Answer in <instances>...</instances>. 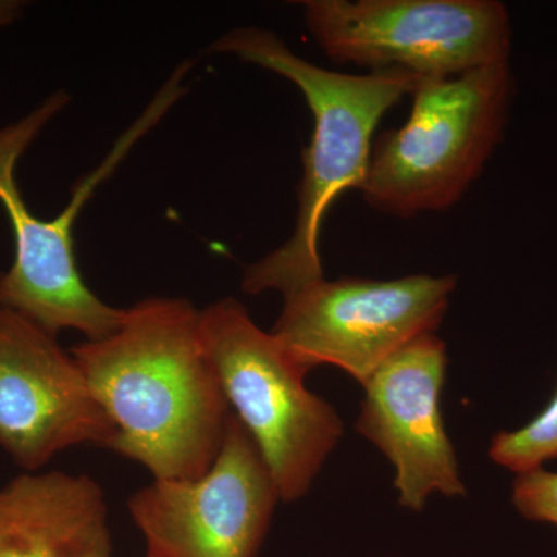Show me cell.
<instances>
[{
    "label": "cell",
    "mask_w": 557,
    "mask_h": 557,
    "mask_svg": "<svg viewBox=\"0 0 557 557\" xmlns=\"http://www.w3.org/2000/svg\"><path fill=\"white\" fill-rule=\"evenodd\" d=\"M115 429L109 449L156 480L207 474L231 416L200 332V311L177 298L124 309L112 335L72 350Z\"/></svg>",
    "instance_id": "cell-1"
},
{
    "label": "cell",
    "mask_w": 557,
    "mask_h": 557,
    "mask_svg": "<svg viewBox=\"0 0 557 557\" xmlns=\"http://www.w3.org/2000/svg\"><path fill=\"white\" fill-rule=\"evenodd\" d=\"M211 51L288 79L313 113L295 230L281 247L249 265L242 281L248 295L274 289L287 298L324 277L319 242L325 215L341 194L362 188L381 119L421 79L398 70L355 75L322 69L298 57L276 33L259 27L234 28L220 36Z\"/></svg>",
    "instance_id": "cell-2"
},
{
    "label": "cell",
    "mask_w": 557,
    "mask_h": 557,
    "mask_svg": "<svg viewBox=\"0 0 557 557\" xmlns=\"http://www.w3.org/2000/svg\"><path fill=\"white\" fill-rule=\"evenodd\" d=\"M412 110L373 141L359 193L383 214L412 219L448 211L471 188L504 138L515 98L511 64L421 79Z\"/></svg>",
    "instance_id": "cell-3"
},
{
    "label": "cell",
    "mask_w": 557,
    "mask_h": 557,
    "mask_svg": "<svg viewBox=\"0 0 557 557\" xmlns=\"http://www.w3.org/2000/svg\"><path fill=\"white\" fill-rule=\"evenodd\" d=\"M69 101L67 94L57 91L24 119L0 129V203L14 237L13 263L0 273V309L30 319L54 336L62 330H76L87 341H98L120 327L124 309L109 306L87 287L76 263L73 230L95 188L163 112L150 106L113 146L108 159L76 186L64 211L54 219H40L22 199L16 168L25 150Z\"/></svg>",
    "instance_id": "cell-4"
},
{
    "label": "cell",
    "mask_w": 557,
    "mask_h": 557,
    "mask_svg": "<svg viewBox=\"0 0 557 557\" xmlns=\"http://www.w3.org/2000/svg\"><path fill=\"white\" fill-rule=\"evenodd\" d=\"M200 332L230 408L258 445L281 500H299L343 437L338 412L306 387L309 370L239 300L201 310Z\"/></svg>",
    "instance_id": "cell-5"
},
{
    "label": "cell",
    "mask_w": 557,
    "mask_h": 557,
    "mask_svg": "<svg viewBox=\"0 0 557 557\" xmlns=\"http://www.w3.org/2000/svg\"><path fill=\"white\" fill-rule=\"evenodd\" d=\"M311 38L330 61L450 78L509 62L512 32L497 0H306Z\"/></svg>",
    "instance_id": "cell-6"
},
{
    "label": "cell",
    "mask_w": 557,
    "mask_h": 557,
    "mask_svg": "<svg viewBox=\"0 0 557 557\" xmlns=\"http://www.w3.org/2000/svg\"><path fill=\"white\" fill-rule=\"evenodd\" d=\"M456 287L454 276L428 274L322 277L284 298L271 333L309 372L333 366L362 386L399 348L435 333Z\"/></svg>",
    "instance_id": "cell-7"
},
{
    "label": "cell",
    "mask_w": 557,
    "mask_h": 557,
    "mask_svg": "<svg viewBox=\"0 0 557 557\" xmlns=\"http://www.w3.org/2000/svg\"><path fill=\"white\" fill-rule=\"evenodd\" d=\"M281 500L255 440L231 413L214 465L199 479L153 480L129 500L152 557H256Z\"/></svg>",
    "instance_id": "cell-8"
},
{
    "label": "cell",
    "mask_w": 557,
    "mask_h": 557,
    "mask_svg": "<svg viewBox=\"0 0 557 557\" xmlns=\"http://www.w3.org/2000/svg\"><path fill=\"white\" fill-rule=\"evenodd\" d=\"M115 429L78 362L30 319L0 309V448L36 472L78 445L110 448Z\"/></svg>",
    "instance_id": "cell-9"
},
{
    "label": "cell",
    "mask_w": 557,
    "mask_h": 557,
    "mask_svg": "<svg viewBox=\"0 0 557 557\" xmlns=\"http://www.w3.org/2000/svg\"><path fill=\"white\" fill-rule=\"evenodd\" d=\"M446 369V344L426 333L395 351L362 384L357 431L394 465L398 504L417 512L435 493L467 496L440 412Z\"/></svg>",
    "instance_id": "cell-10"
},
{
    "label": "cell",
    "mask_w": 557,
    "mask_h": 557,
    "mask_svg": "<svg viewBox=\"0 0 557 557\" xmlns=\"http://www.w3.org/2000/svg\"><path fill=\"white\" fill-rule=\"evenodd\" d=\"M0 557H112L101 486L58 471L11 480L0 487Z\"/></svg>",
    "instance_id": "cell-11"
},
{
    "label": "cell",
    "mask_w": 557,
    "mask_h": 557,
    "mask_svg": "<svg viewBox=\"0 0 557 557\" xmlns=\"http://www.w3.org/2000/svg\"><path fill=\"white\" fill-rule=\"evenodd\" d=\"M490 457L518 474L536 471L557 458V388L552 401L525 426L494 435Z\"/></svg>",
    "instance_id": "cell-12"
},
{
    "label": "cell",
    "mask_w": 557,
    "mask_h": 557,
    "mask_svg": "<svg viewBox=\"0 0 557 557\" xmlns=\"http://www.w3.org/2000/svg\"><path fill=\"white\" fill-rule=\"evenodd\" d=\"M512 504L523 518L557 527V472L541 468L518 474L512 483Z\"/></svg>",
    "instance_id": "cell-13"
},
{
    "label": "cell",
    "mask_w": 557,
    "mask_h": 557,
    "mask_svg": "<svg viewBox=\"0 0 557 557\" xmlns=\"http://www.w3.org/2000/svg\"><path fill=\"white\" fill-rule=\"evenodd\" d=\"M148 557H152V556H148Z\"/></svg>",
    "instance_id": "cell-14"
}]
</instances>
